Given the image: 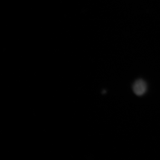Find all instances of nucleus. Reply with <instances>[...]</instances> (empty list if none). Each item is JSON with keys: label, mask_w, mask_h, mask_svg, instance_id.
Returning a JSON list of instances; mask_svg holds the SVG:
<instances>
[{"label": "nucleus", "mask_w": 160, "mask_h": 160, "mask_svg": "<svg viewBox=\"0 0 160 160\" xmlns=\"http://www.w3.org/2000/svg\"><path fill=\"white\" fill-rule=\"evenodd\" d=\"M133 92L138 96H142L147 90V82L142 79H138L135 81L132 86Z\"/></svg>", "instance_id": "1"}]
</instances>
